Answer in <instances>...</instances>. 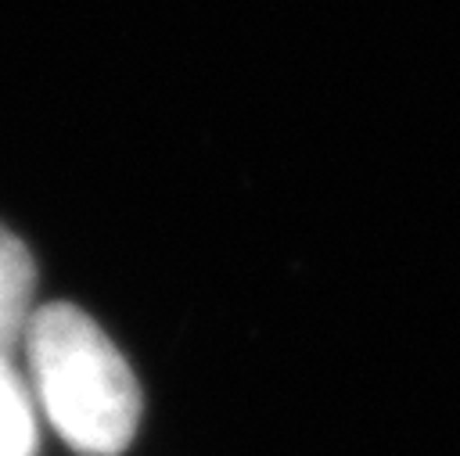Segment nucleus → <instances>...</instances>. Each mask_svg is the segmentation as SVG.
<instances>
[{
	"label": "nucleus",
	"mask_w": 460,
	"mask_h": 456,
	"mask_svg": "<svg viewBox=\"0 0 460 456\" xmlns=\"http://www.w3.org/2000/svg\"><path fill=\"white\" fill-rule=\"evenodd\" d=\"M32 402L86 456L122 452L140 424V388L111 338L75 305L32 312L25 330Z\"/></svg>",
	"instance_id": "nucleus-1"
},
{
	"label": "nucleus",
	"mask_w": 460,
	"mask_h": 456,
	"mask_svg": "<svg viewBox=\"0 0 460 456\" xmlns=\"http://www.w3.org/2000/svg\"><path fill=\"white\" fill-rule=\"evenodd\" d=\"M36 294V266L29 248L0 226V355H11L18 341H25L32 320Z\"/></svg>",
	"instance_id": "nucleus-2"
},
{
	"label": "nucleus",
	"mask_w": 460,
	"mask_h": 456,
	"mask_svg": "<svg viewBox=\"0 0 460 456\" xmlns=\"http://www.w3.org/2000/svg\"><path fill=\"white\" fill-rule=\"evenodd\" d=\"M36 406L11 366L7 355H0V456H36Z\"/></svg>",
	"instance_id": "nucleus-3"
}]
</instances>
